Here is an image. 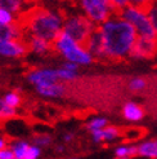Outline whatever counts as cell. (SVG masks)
<instances>
[{
    "label": "cell",
    "instance_id": "obj_3",
    "mask_svg": "<svg viewBox=\"0 0 157 159\" xmlns=\"http://www.w3.org/2000/svg\"><path fill=\"white\" fill-rule=\"evenodd\" d=\"M53 47L56 53L63 56L68 62H74L77 65H90L94 61L93 54L84 45L78 44L70 35H67L65 31H62L53 42Z\"/></svg>",
    "mask_w": 157,
    "mask_h": 159
},
{
    "label": "cell",
    "instance_id": "obj_10",
    "mask_svg": "<svg viewBox=\"0 0 157 159\" xmlns=\"http://www.w3.org/2000/svg\"><path fill=\"white\" fill-rule=\"evenodd\" d=\"M25 40L28 44L30 52H34V53H36L39 56H46V54H50V53H56L54 47H53V43L45 40V39H43V38L26 34Z\"/></svg>",
    "mask_w": 157,
    "mask_h": 159
},
{
    "label": "cell",
    "instance_id": "obj_34",
    "mask_svg": "<svg viewBox=\"0 0 157 159\" xmlns=\"http://www.w3.org/2000/svg\"><path fill=\"white\" fill-rule=\"evenodd\" d=\"M72 139H74V133H66L65 136H63V140H65V141H67V142L72 141Z\"/></svg>",
    "mask_w": 157,
    "mask_h": 159
},
{
    "label": "cell",
    "instance_id": "obj_18",
    "mask_svg": "<svg viewBox=\"0 0 157 159\" xmlns=\"http://www.w3.org/2000/svg\"><path fill=\"white\" fill-rule=\"evenodd\" d=\"M138 154V146H130V145H121L115 150V155L119 159H130Z\"/></svg>",
    "mask_w": 157,
    "mask_h": 159
},
{
    "label": "cell",
    "instance_id": "obj_9",
    "mask_svg": "<svg viewBox=\"0 0 157 159\" xmlns=\"http://www.w3.org/2000/svg\"><path fill=\"white\" fill-rule=\"evenodd\" d=\"M26 78L30 83L35 84L36 87L48 85L50 83L58 82L59 79L57 70H53V69H32L27 73Z\"/></svg>",
    "mask_w": 157,
    "mask_h": 159
},
{
    "label": "cell",
    "instance_id": "obj_19",
    "mask_svg": "<svg viewBox=\"0 0 157 159\" xmlns=\"http://www.w3.org/2000/svg\"><path fill=\"white\" fill-rule=\"evenodd\" d=\"M11 146H12L15 159H25L30 144H27L26 141H15L13 144H11Z\"/></svg>",
    "mask_w": 157,
    "mask_h": 159
},
{
    "label": "cell",
    "instance_id": "obj_17",
    "mask_svg": "<svg viewBox=\"0 0 157 159\" xmlns=\"http://www.w3.org/2000/svg\"><path fill=\"white\" fill-rule=\"evenodd\" d=\"M25 0H0V8H4V9L12 12L15 16H18L21 12L25 11Z\"/></svg>",
    "mask_w": 157,
    "mask_h": 159
},
{
    "label": "cell",
    "instance_id": "obj_27",
    "mask_svg": "<svg viewBox=\"0 0 157 159\" xmlns=\"http://www.w3.org/2000/svg\"><path fill=\"white\" fill-rule=\"evenodd\" d=\"M155 2H156V0H129V5L139 8V9L148 11L153 5Z\"/></svg>",
    "mask_w": 157,
    "mask_h": 159
},
{
    "label": "cell",
    "instance_id": "obj_32",
    "mask_svg": "<svg viewBox=\"0 0 157 159\" xmlns=\"http://www.w3.org/2000/svg\"><path fill=\"white\" fill-rule=\"evenodd\" d=\"M0 159H15L14 153L12 149H3L0 150Z\"/></svg>",
    "mask_w": 157,
    "mask_h": 159
},
{
    "label": "cell",
    "instance_id": "obj_31",
    "mask_svg": "<svg viewBox=\"0 0 157 159\" xmlns=\"http://www.w3.org/2000/svg\"><path fill=\"white\" fill-rule=\"evenodd\" d=\"M39 157H40V148L36 145H30L25 159H37Z\"/></svg>",
    "mask_w": 157,
    "mask_h": 159
},
{
    "label": "cell",
    "instance_id": "obj_29",
    "mask_svg": "<svg viewBox=\"0 0 157 159\" xmlns=\"http://www.w3.org/2000/svg\"><path fill=\"white\" fill-rule=\"evenodd\" d=\"M147 12H148V16H150V18H151V22L153 25L155 33H156V36H157V0L153 3V5Z\"/></svg>",
    "mask_w": 157,
    "mask_h": 159
},
{
    "label": "cell",
    "instance_id": "obj_30",
    "mask_svg": "<svg viewBox=\"0 0 157 159\" xmlns=\"http://www.w3.org/2000/svg\"><path fill=\"white\" fill-rule=\"evenodd\" d=\"M109 2H111L116 14H120L121 11L129 5V0H109Z\"/></svg>",
    "mask_w": 157,
    "mask_h": 159
},
{
    "label": "cell",
    "instance_id": "obj_4",
    "mask_svg": "<svg viewBox=\"0 0 157 159\" xmlns=\"http://www.w3.org/2000/svg\"><path fill=\"white\" fill-rule=\"evenodd\" d=\"M59 12L63 16V31L78 44L85 47L93 31L97 29V25L91 22L85 14H71L67 13L65 9H61Z\"/></svg>",
    "mask_w": 157,
    "mask_h": 159
},
{
    "label": "cell",
    "instance_id": "obj_23",
    "mask_svg": "<svg viewBox=\"0 0 157 159\" xmlns=\"http://www.w3.org/2000/svg\"><path fill=\"white\" fill-rule=\"evenodd\" d=\"M15 17L17 16L13 14L12 12L4 9V8H0V23L3 25H12L15 22Z\"/></svg>",
    "mask_w": 157,
    "mask_h": 159
},
{
    "label": "cell",
    "instance_id": "obj_33",
    "mask_svg": "<svg viewBox=\"0 0 157 159\" xmlns=\"http://www.w3.org/2000/svg\"><path fill=\"white\" fill-rule=\"evenodd\" d=\"M63 67L65 69H68V70H72V71H77V69H78V65L77 63H74V62H66V63H63Z\"/></svg>",
    "mask_w": 157,
    "mask_h": 159
},
{
    "label": "cell",
    "instance_id": "obj_26",
    "mask_svg": "<svg viewBox=\"0 0 157 159\" xmlns=\"http://www.w3.org/2000/svg\"><path fill=\"white\" fill-rule=\"evenodd\" d=\"M57 74H58V78L61 80H74V79L77 78V73L76 71H72V70H68V69H65V67H61L57 70Z\"/></svg>",
    "mask_w": 157,
    "mask_h": 159
},
{
    "label": "cell",
    "instance_id": "obj_6",
    "mask_svg": "<svg viewBox=\"0 0 157 159\" xmlns=\"http://www.w3.org/2000/svg\"><path fill=\"white\" fill-rule=\"evenodd\" d=\"M120 16L134 26L138 35L157 38L156 33H155V29H153V25H152L151 18H150V16H148L147 11L139 9V8L131 7V5H128L125 9L121 11Z\"/></svg>",
    "mask_w": 157,
    "mask_h": 159
},
{
    "label": "cell",
    "instance_id": "obj_14",
    "mask_svg": "<svg viewBox=\"0 0 157 159\" xmlns=\"http://www.w3.org/2000/svg\"><path fill=\"white\" fill-rule=\"evenodd\" d=\"M36 91L43 97L58 98V97H62L65 94V87H63V84L54 82V83H50V84L44 85V87H36Z\"/></svg>",
    "mask_w": 157,
    "mask_h": 159
},
{
    "label": "cell",
    "instance_id": "obj_37",
    "mask_svg": "<svg viewBox=\"0 0 157 159\" xmlns=\"http://www.w3.org/2000/svg\"><path fill=\"white\" fill-rule=\"evenodd\" d=\"M63 2H68V3H71V4H76V0H63Z\"/></svg>",
    "mask_w": 157,
    "mask_h": 159
},
{
    "label": "cell",
    "instance_id": "obj_16",
    "mask_svg": "<svg viewBox=\"0 0 157 159\" xmlns=\"http://www.w3.org/2000/svg\"><path fill=\"white\" fill-rule=\"evenodd\" d=\"M138 155L150 159L157 158V140H148L138 146Z\"/></svg>",
    "mask_w": 157,
    "mask_h": 159
},
{
    "label": "cell",
    "instance_id": "obj_8",
    "mask_svg": "<svg viewBox=\"0 0 157 159\" xmlns=\"http://www.w3.org/2000/svg\"><path fill=\"white\" fill-rule=\"evenodd\" d=\"M30 52L28 44L25 39H13V40L0 42V56L9 58L22 57Z\"/></svg>",
    "mask_w": 157,
    "mask_h": 159
},
{
    "label": "cell",
    "instance_id": "obj_24",
    "mask_svg": "<svg viewBox=\"0 0 157 159\" xmlns=\"http://www.w3.org/2000/svg\"><path fill=\"white\" fill-rule=\"evenodd\" d=\"M146 85L147 83L143 78H134L129 82V89L131 92H140L146 88Z\"/></svg>",
    "mask_w": 157,
    "mask_h": 159
},
{
    "label": "cell",
    "instance_id": "obj_2",
    "mask_svg": "<svg viewBox=\"0 0 157 159\" xmlns=\"http://www.w3.org/2000/svg\"><path fill=\"white\" fill-rule=\"evenodd\" d=\"M15 22L25 31V34L43 38L52 43L63 31L62 13L48 9L40 4L31 5L21 12L15 17Z\"/></svg>",
    "mask_w": 157,
    "mask_h": 159
},
{
    "label": "cell",
    "instance_id": "obj_12",
    "mask_svg": "<svg viewBox=\"0 0 157 159\" xmlns=\"http://www.w3.org/2000/svg\"><path fill=\"white\" fill-rule=\"evenodd\" d=\"M26 34L17 22L12 23V25H3L0 23V42L13 40V39H25Z\"/></svg>",
    "mask_w": 157,
    "mask_h": 159
},
{
    "label": "cell",
    "instance_id": "obj_28",
    "mask_svg": "<svg viewBox=\"0 0 157 159\" xmlns=\"http://www.w3.org/2000/svg\"><path fill=\"white\" fill-rule=\"evenodd\" d=\"M52 144V137L49 134H36L34 137V145L43 148V146H49Z\"/></svg>",
    "mask_w": 157,
    "mask_h": 159
},
{
    "label": "cell",
    "instance_id": "obj_25",
    "mask_svg": "<svg viewBox=\"0 0 157 159\" xmlns=\"http://www.w3.org/2000/svg\"><path fill=\"white\" fill-rule=\"evenodd\" d=\"M4 101L6 102L9 106L12 107H18L21 105V96L18 93H15V92H9V93H6L5 94V97H4Z\"/></svg>",
    "mask_w": 157,
    "mask_h": 159
},
{
    "label": "cell",
    "instance_id": "obj_15",
    "mask_svg": "<svg viewBox=\"0 0 157 159\" xmlns=\"http://www.w3.org/2000/svg\"><path fill=\"white\" fill-rule=\"evenodd\" d=\"M121 133H122V131H121V128H119V127H106L103 129H98V131L91 132L93 140L95 142L115 140L117 137H120Z\"/></svg>",
    "mask_w": 157,
    "mask_h": 159
},
{
    "label": "cell",
    "instance_id": "obj_20",
    "mask_svg": "<svg viewBox=\"0 0 157 159\" xmlns=\"http://www.w3.org/2000/svg\"><path fill=\"white\" fill-rule=\"evenodd\" d=\"M14 115H15V109L8 105L4 101V98H0V120L13 118Z\"/></svg>",
    "mask_w": 157,
    "mask_h": 159
},
{
    "label": "cell",
    "instance_id": "obj_36",
    "mask_svg": "<svg viewBox=\"0 0 157 159\" xmlns=\"http://www.w3.org/2000/svg\"><path fill=\"white\" fill-rule=\"evenodd\" d=\"M56 150H57V152H63V150H65V148H63V146H62V145H58Z\"/></svg>",
    "mask_w": 157,
    "mask_h": 159
},
{
    "label": "cell",
    "instance_id": "obj_35",
    "mask_svg": "<svg viewBox=\"0 0 157 159\" xmlns=\"http://www.w3.org/2000/svg\"><path fill=\"white\" fill-rule=\"evenodd\" d=\"M5 148H8V142H6V140L0 139V150H3V149H5Z\"/></svg>",
    "mask_w": 157,
    "mask_h": 159
},
{
    "label": "cell",
    "instance_id": "obj_7",
    "mask_svg": "<svg viewBox=\"0 0 157 159\" xmlns=\"http://www.w3.org/2000/svg\"><path fill=\"white\" fill-rule=\"evenodd\" d=\"M157 56V38L138 35L130 57L137 60H150Z\"/></svg>",
    "mask_w": 157,
    "mask_h": 159
},
{
    "label": "cell",
    "instance_id": "obj_21",
    "mask_svg": "<svg viewBox=\"0 0 157 159\" xmlns=\"http://www.w3.org/2000/svg\"><path fill=\"white\" fill-rule=\"evenodd\" d=\"M107 124H108V122H107L106 118H93L88 123V125H86V128H88L90 132H94V131L106 128Z\"/></svg>",
    "mask_w": 157,
    "mask_h": 159
},
{
    "label": "cell",
    "instance_id": "obj_5",
    "mask_svg": "<svg viewBox=\"0 0 157 159\" xmlns=\"http://www.w3.org/2000/svg\"><path fill=\"white\" fill-rule=\"evenodd\" d=\"M76 5L97 26H100L116 14L109 0H76Z\"/></svg>",
    "mask_w": 157,
    "mask_h": 159
},
{
    "label": "cell",
    "instance_id": "obj_1",
    "mask_svg": "<svg viewBox=\"0 0 157 159\" xmlns=\"http://www.w3.org/2000/svg\"><path fill=\"white\" fill-rule=\"evenodd\" d=\"M98 27L102 34L104 54L108 62H121L130 57L138 38L137 30L130 22L122 18L120 14H115Z\"/></svg>",
    "mask_w": 157,
    "mask_h": 159
},
{
    "label": "cell",
    "instance_id": "obj_11",
    "mask_svg": "<svg viewBox=\"0 0 157 159\" xmlns=\"http://www.w3.org/2000/svg\"><path fill=\"white\" fill-rule=\"evenodd\" d=\"M85 48L88 49L94 58H98L102 61H107L106 60V54H104V48H103V40H102V34L99 31V27L93 31V34L90 35L89 40L86 42Z\"/></svg>",
    "mask_w": 157,
    "mask_h": 159
},
{
    "label": "cell",
    "instance_id": "obj_22",
    "mask_svg": "<svg viewBox=\"0 0 157 159\" xmlns=\"http://www.w3.org/2000/svg\"><path fill=\"white\" fill-rule=\"evenodd\" d=\"M144 133H147V131H143L140 128H131L128 131V133H122L121 136H124V140L128 141V142H131L134 140H139L144 136Z\"/></svg>",
    "mask_w": 157,
    "mask_h": 159
},
{
    "label": "cell",
    "instance_id": "obj_13",
    "mask_svg": "<svg viewBox=\"0 0 157 159\" xmlns=\"http://www.w3.org/2000/svg\"><path fill=\"white\" fill-rule=\"evenodd\" d=\"M144 109L135 104V102H128L122 106V116L129 122H138L144 118Z\"/></svg>",
    "mask_w": 157,
    "mask_h": 159
}]
</instances>
